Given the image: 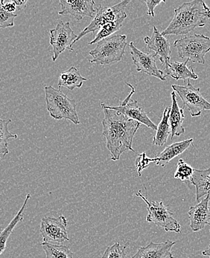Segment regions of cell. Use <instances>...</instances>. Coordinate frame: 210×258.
I'll return each mask as SVG.
<instances>
[{"mask_svg":"<svg viewBox=\"0 0 210 258\" xmlns=\"http://www.w3.org/2000/svg\"><path fill=\"white\" fill-rule=\"evenodd\" d=\"M189 60L185 62H170L169 66L164 69L166 77L170 76L175 80H183L186 81L190 79H198V76L195 73V70L191 67L187 65Z\"/></svg>","mask_w":210,"mask_h":258,"instance_id":"d6986e66","label":"cell"},{"mask_svg":"<svg viewBox=\"0 0 210 258\" xmlns=\"http://www.w3.org/2000/svg\"><path fill=\"white\" fill-rule=\"evenodd\" d=\"M130 3H131V0H124L115 6H109V7H103L101 5L97 6L95 9L96 13H95V17L92 19L90 24L79 33L75 42L78 41L81 37L89 33H93L94 37H95L97 31L98 32L104 25L117 20L122 13L125 12L127 6Z\"/></svg>","mask_w":210,"mask_h":258,"instance_id":"52a82bcc","label":"cell"},{"mask_svg":"<svg viewBox=\"0 0 210 258\" xmlns=\"http://www.w3.org/2000/svg\"><path fill=\"white\" fill-rule=\"evenodd\" d=\"M16 17L17 15L6 12L0 3V29H4L13 27L15 26Z\"/></svg>","mask_w":210,"mask_h":258,"instance_id":"f1b7e54d","label":"cell"},{"mask_svg":"<svg viewBox=\"0 0 210 258\" xmlns=\"http://www.w3.org/2000/svg\"><path fill=\"white\" fill-rule=\"evenodd\" d=\"M45 93L46 109L53 118L70 120L75 125L79 124L75 100L68 98L61 90L51 86L45 87Z\"/></svg>","mask_w":210,"mask_h":258,"instance_id":"3957f363","label":"cell"},{"mask_svg":"<svg viewBox=\"0 0 210 258\" xmlns=\"http://www.w3.org/2000/svg\"><path fill=\"white\" fill-rule=\"evenodd\" d=\"M195 169L180 159L178 161V167L174 177L180 179L182 182H191Z\"/></svg>","mask_w":210,"mask_h":258,"instance_id":"4316f807","label":"cell"},{"mask_svg":"<svg viewBox=\"0 0 210 258\" xmlns=\"http://www.w3.org/2000/svg\"><path fill=\"white\" fill-rule=\"evenodd\" d=\"M150 162H154L153 159H150L145 154V153H142L138 156L136 160V167H137L138 174L139 176H142V171L144 169L148 167Z\"/></svg>","mask_w":210,"mask_h":258,"instance_id":"f546056e","label":"cell"},{"mask_svg":"<svg viewBox=\"0 0 210 258\" xmlns=\"http://www.w3.org/2000/svg\"><path fill=\"white\" fill-rule=\"evenodd\" d=\"M67 220L64 215L59 217H44L40 223V232L46 243H64L68 241Z\"/></svg>","mask_w":210,"mask_h":258,"instance_id":"30bf717a","label":"cell"},{"mask_svg":"<svg viewBox=\"0 0 210 258\" xmlns=\"http://www.w3.org/2000/svg\"><path fill=\"white\" fill-rule=\"evenodd\" d=\"M171 106H168L164 110L163 118L156 130V134L153 137V144L156 146L162 147L167 142L168 138L171 134V126L169 123Z\"/></svg>","mask_w":210,"mask_h":258,"instance_id":"603a6c76","label":"cell"},{"mask_svg":"<svg viewBox=\"0 0 210 258\" xmlns=\"http://www.w3.org/2000/svg\"><path fill=\"white\" fill-rule=\"evenodd\" d=\"M145 4H146L147 8H148V15L150 17H154V9L162 3H166V0H145Z\"/></svg>","mask_w":210,"mask_h":258,"instance_id":"4dcf8cb0","label":"cell"},{"mask_svg":"<svg viewBox=\"0 0 210 258\" xmlns=\"http://www.w3.org/2000/svg\"><path fill=\"white\" fill-rule=\"evenodd\" d=\"M210 19V9L205 2L194 0L184 3L175 9V16L167 28L161 34L164 36L185 35L203 27Z\"/></svg>","mask_w":210,"mask_h":258,"instance_id":"7a4b0ae2","label":"cell"},{"mask_svg":"<svg viewBox=\"0 0 210 258\" xmlns=\"http://www.w3.org/2000/svg\"><path fill=\"white\" fill-rule=\"evenodd\" d=\"M87 81V78L81 76L78 70L75 67H73L61 73L59 76V90L61 87H66L70 90H75V88H81L83 83Z\"/></svg>","mask_w":210,"mask_h":258,"instance_id":"44dd1931","label":"cell"},{"mask_svg":"<svg viewBox=\"0 0 210 258\" xmlns=\"http://www.w3.org/2000/svg\"><path fill=\"white\" fill-rule=\"evenodd\" d=\"M30 194H28V195H26V200H25L23 206H22L21 209H20V211L17 213V215L14 217L13 220L10 222V223L8 225V226H6L4 229L0 231V255L3 254V251L6 249L8 239L10 237L16 226H17L20 222L23 221V219H24L25 210H26L28 201L30 200Z\"/></svg>","mask_w":210,"mask_h":258,"instance_id":"7402d4cb","label":"cell"},{"mask_svg":"<svg viewBox=\"0 0 210 258\" xmlns=\"http://www.w3.org/2000/svg\"><path fill=\"white\" fill-rule=\"evenodd\" d=\"M128 245V243L124 245H120L119 243H115L114 245L107 248L101 258H126L125 249Z\"/></svg>","mask_w":210,"mask_h":258,"instance_id":"83f0119b","label":"cell"},{"mask_svg":"<svg viewBox=\"0 0 210 258\" xmlns=\"http://www.w3.org/2000/svg\"><path fill=\"white\" fill-rule=\"evenodd\" d=\"M209 211H210V200H209ZM209 226H210V225H209Z\"/></svg>","mask_w":210,"mask_h":258,"instance_id":"e575fe53","label":"cell"},{"mask_svg":"<svg viewBox=\"0 0 210 258\" xmlns=\"http://www.w3.org/2000/svg\"><path fill=\"white\" fill-rule=\"evenodd\" d=\"M60 5L59 15H71L78 21L84 17L93 19L96 13L95 2L92 0H61Z\"/></svg>","mask_w":210,"mask_h":258,"instance_id":"4fadbf2b","label":"cell"},{"mask_svg":"<svg viewBox=\"0 0 210 258\" xmlns=\"http://www.w3.org/2000/svg\"><path fill=\"white\" fill-rule=\"evenodd\" d=\"M11 119H2L0 118V159L9 154V141L17 139V134H11L9 131Z\"/></svg>","mask_w":210,"mask_h":258,"instance_id":"d4e9b609","label":"cell"},{"mask_svg":"<svg viewBox=\"0 0 210 258\" xmlns=\"http://www.w3.org/2000/svg\"><path fill=\"white\" fill-rule=\"evenodd\" d=\"M136 196L142 199L148 206V214L146 217V221L148 223H152L164 228L167 232L180 233L181 227L178 220H175L173 217V213L171 212L167 206L161 202H149L141 190H139Z\"/></svg>","mask_w":210,"mask_h":258,"instance_id":"8992f818","label":"cell"},{"mask_svg":"<svg viewBox=\"0 0 210 258\" xmlns=\"http://www.w3.org/2000/svg\"><path fill=\"white\" fill-rule=\"evenodd\" d=\"M0 3H1L3 9H4L6 12H9V13L15 14L16 11H17V6H16L14 0H12V1L2 0V1H0Z\"/></svg>","mask_w":210,"mask_h":258,"instance_id":"1f68e13d","label":"cell"},{"mask_svg":"<svg viewBox=\"0 0 210 258\" xmlns=\"http://www.w3.org/2000/svg\"><path fill=\"white\" fill-rule=\"evenodd\" d=\"M127 45V36L125 34H114L103 39L90 51L92 57L90 62L99 65H111L120 62L125 54Z\"/></svg>","mask_w":210,"mask_h":258,"instance_id":"277c9868","label":"cell"},{"mask_svg":"<svg viewBox=\"0 0 210 258\" xmlns=\"http://www.w3.org/2000/svg\"><path fill=\"white\" fill-rule=\"evenodd\" d=\"M172 90L176 92L186 106L192 117L200 116L204 110L210 111V103L203 98L200 88H195L188 81L185 86L172 85Z\"/></svg>","mask_w":210,"mask_h":258,"instance_id":"ba28073f","label":"cell"},{"mask_svg":"<svg viewBox=\"0 0 210 258\" xmlns=\"http://www.w3.org/2000/svg\"><path fill=\"white\" fill-rule=\"evenodd\" d=\"M45 258H73V253L67 245H56L43 242L41 244Z\"/></svg>","mask_w":210,"mask_h":258,"instance_id":"484cf974","label":"cell"},{"mask_svg":"<svg viewBox=\"0 0 210 258\" xmlns=\"http://www.w3.org/2000/svg\"><path fill=\"white\" fill-rule=\"evenodd\" d=\"M144 42L150 51H154L156 56H159L160 61L166 69L171 62V46L169 37L163 35L156 26H153L151 37L145 36Z\"/></svg>","mask_w":210,"mask_h":258,"instance_id":"5bb4252c","label":"cell"},{"mask_svg":"<svg viewBox=\"0 0 210 258\" xmlns=\"http://www.w3.org/2000/svg\"><path fill=\"white\" fill-rule=\"evenodd\" d=\"M172 106H171L169 123L171 126V136L172 139L175 137H180L185 133V128L183 126L185 115L183 113V107L180 108L177 101L176 93L172 92Z\"/></svg>","mask_w":210,"mask_h":258,"instance_id":"ac0fdd59","label":"cell"},{"mask_svg":"<svg viewBox=\"0 0 210 258\" xmlns=\"http://www.w3.org/2000/svg\"><path fill=\"white\" fill-rule=\"evenodd\" d=\"M126 18L127 14L125 13V12H123L115 21L111 22V23L104 25V26L100 29L99 31L97 33L95 38L89 43V45L98 43V42L101 41L103 39L114 35V33L120 30L122 25H123L124 21H125Z\"/></svg>","mask_w":210,"mask_h":258,"instance_id":"cb8c5ba5","label":"cell"},{"mask_svg":"<svg viewBox=\"0 0 210 258\" xmlns=\"http://www.w3.org/2000/svg\"><path fill=\"white\" fill-rule=\"evenodd\" d=\"M14 2L17 6V11H20L24 9L28 3L27 0H14Z\"/></svg>","mask_w":210,"mask_h":258,"instance_id":"d6a6232c","label":"cell"},{"mask_svg":"<svg viewBox=\"0 0 210 258\" xmlns=\"http://www.w3.org/2000/svg\"><path fill=\"white\" fill-rule=\"evenodd\" d=\"M101 105L104 114L103 136L106 139L107 148L111 153V159L119 160L121 155L126 151L135 152L133 149V140L141 123L111 109L104 103Z\"/></svg>","mask_w":210,"mask_h":258,"instance_id":"6da1fadb","label":"cell"},{"mask_svg":"<svg viewBox=\"0 0 210 258\" xmlns=\"http://www.w3.org/2000/svg\"><path fill=\"white\" fill-rule=\"evenodd\" d=\"M127 85L129 86L131 88V92L128 95V96L122 102L120 103V105L118 106H109L111 109L120 112L123 115H126L128 118L134 120V121H138L139 123H142V124L146 126L147 127L150 128L153 131L158 130V125L155 124L150 119L148 115H147L146 112L142 109L139 105H138L137 101H132L130 102L131 96L135 92L134 87L131 84L126 83Z\"/></svg>","mask_w":210,"mask_h":258,"instance_id":"7c38bea8","label":"cell"},{"mask_svg":"<svg viewBox=\"0 0 210 258\" xmlns=\"http://www.w3.org/2000/svg\"><path fill=\"white\" fill-rule=\"evenodd\" d=\"M202 254H203V256H208V257L210 258V245L209 247H208V249L203 251V252H202Z\"/></svg>","mask_w":210,"mask_h":258,"instance_id":"836d02e7","label":"cell"},{"mask_svg":"<svg viewBox=\"0 0 210 258\" xmlns=\"http://www.w3.org/2000/svg\"><path fill=\"white\" fill-rule=\"evenodd\" d=\"M209 200L210 195H206L201 202L192 206L188 212L191 229L195 232L203 229L206 225H210Z\"/></svg>","mask_w":210,"mask_h":258,"instance_id":"9a60e30c","label":"cell"},{"mask_svg":"<svg viewBox=\"0 0 210 258\" xmlns=\"http://www.w3.org/2000/svg\"><path fill=\"white\" fill-rule=\"evenodd\" d=\"M175 243L171 240L161 243L151 242L147 246L139 248L131 258H174L171 249Z\"/></svg>","mask_w":210,"mask_h":258,"instance_id":"2e32d148","label":"cell"},{"mask_svg":"<svg viewBox=\"0 0 210 258\" xmlns=\"http://www.w3.org/2000/svg\"><path fill=\"white\" fill-rule=\"evenodd\" d=\"M209 231H210V230H209Z\"/></svg>","mask_w":210,"mask_h":258,"instance_id":"d590c367","label":"cell"},{"mask_svg":"<svg viewBox=\"0 0 210 258\" xmlns=\"http://www.w3.org/2000/svg\"><path fill=\"white\" fill-rule=\"evenodd\" d=\"M129 47L131 48V57L133 62L135 65L136 71L159 78L163 81H166L165 73L156 67V54L142 52L136 48L133 42L129 43Z\"/></svg>","mask_w":210,"mask_h":258,"instance_id":"8fae6325","label":"cell"},{"mask_svg":"<svg viewBox=\"0 0 210 258\" xmlns=\"http://www.w3.org/2000/svg\"><path fill=\"white\" fill-rule=\"evenodd\" d=\"M191 183L196 187V201L210 195V167L206 170H196L191 179Z\"/></svg>","mask_w":210,"mask_h":258,"instance_id":"ffe728a7","label":"cell"},{"mask_svg":"<svg viewBox=\"0 0 210 258\" xmlns=\"http://www.w3.org/2000/svg\"><path fill=\"white\" fill-rule=\"evenodd\" d=\"M178 57L198 63H205V55L210 51V38L203 34L185 36L174 43Z\"/></svg>","mask_w":210,"mask_h":258,"instance_id":"5b68a950","label":"cell"},{"mask_svg":"<svg viewBox=\"0 0 210 258\" xmlns=\"http://www.w3.org/2000/svg\"><path fill=\"white\" fill-rule=\"evenodd\" d=\"M49 33V42L50 45L52 47V60L54 62L58 60L60 54L66 49L74 52L73 46L76 41L78 35H76L72 29L70 22L64 23L59 20L56 27L51 29Z\"/></svg>","mask_w":210,"mask_h":258,"instance_id":"9c48e42d","label":"cell"},{"mask_svg":"<svg viewBox=\"0 0 210 258\" xmlns=\"http://www.w3.org/2000/svg\"><path fill=\"white\" fill-rule=\"evenodd\" d=\"M193 142V139H188L182 142H175L166 147L165 150L153 158L156 166L164 167L172 159L182 154L189 148Z\"/></svg>","mask_w":210,"mask_h":258,"instance_id":"e0dca14e","label":"cell"}]
</instances>
